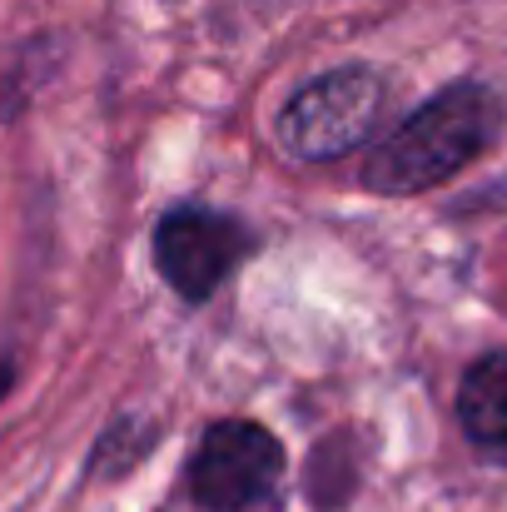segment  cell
Segmentation results:
<instances>
[{
	"mask_svg": "<svg viewBox=\"0 0 507 512\" xmlns=\"http://www.w3.org/2000/svg\"><path fill=\"white\" fill-rule=\"evenodd\" d=\"M503 135V100L488 85H448L418 105L363 165L373 194H418L473 165Z\"/></svg>",
	"mask_w": 507,
	"mask_h": 512,
	"instance_id": "1",
	"label": "cell"
},
{
	"mask_svg": "<svg viewBox=\"0 0 507 512\" xmlns=\"http://www.w3.org/2000/svg\"><path fill=\"white\" fill-rule=\"evenodd\" d=\"M383 100H388V85L373 70L363 65L329 70L284 105L279 145L299 160H338L378 130Z\"/></svg>",
	"mask_w": 507,
	"mask_h": 512,
	"instance_id": "2",
	"label": "cell"
},
{
	"mask_svg": "<svg viewBox=\"0 0 507 512\" xmlns=\"http://www.w3.org/2000/svg\"><path fill=\"white\" fill-rule=\"evenodd\" d=\"M284 473L279 443L259 423H214L189 463V493L204 512H249L274 498Z\"/></svg>",
	"mask_w": 507,
	"mask_h": 512,
	"instance_id": "3",
	"label": "cell"
},
{
	"mask_svg": "<svg viewBox=\"0 0 507 512\" xmlns=\"http://www.w3.org/2000/svg\"><path fill=\"white\" fill-rule=\"evenodd\" d=\"M244 249H249V239L229 214L194 209V204L169 209L160 219V229H155V264H160L169 289L189 304H204L234 274Z\"/></svg>",
	"mask_w": 507,
	"mask_h": 512,
	"instance_id": "4",
	"label": "cell"
},
{
	"mask_svg": "<svg viewBox=\"0 0 507 512\" xmlns=\"http://www.w3.org/2000/svg\"><path fill=\"white\" fill-rule=\"evenodd\" d=\"M458 418L483 453L507 458V353H488L463 373Z\"/></svg>",
	"mask_w": 507,
	"mask_h": 512,
	"instance_id": "5",
	"label": "cell"
},
{
	"mask_svg": "<svg viewBox=\"0 0 507 512\" xmlns=\"http://www.w3.org/2000/svg\"><path fill=\"white\" fill-rule=\"evenodd\" d=\"M5 378H10V363H0V383H5ZM0 393H5V388H0Z\"/></svg>",
	"mask_w": 507,
	"mask_h": 512,
	"instance_id": "6",
	"label": "cell"
}]
</instances>
